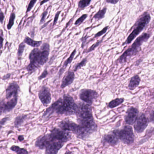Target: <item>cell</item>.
Segmentation results:
<instances>
[{
    "label": "cell",
    "mask_w": 154,
    "mask_h": 154,
    "mask_svg": "<svg viewBox=\"0 0 154 154\" xmlns=\"http://www.w3.org/2000/svg\"><path fill=\"white\" fill-rule=\"evenodd\" d=\"M50 53V45L47 43L42 45L40 48H35L29 54L30 63L27 66L26 70L29 73L35 72L47 62Z\"/></svg>",
    "instance_id": "6da1fadb"
},
{
    "label": "cell",
    "mask_w": 154,
    "mask_h": 154,
    "mask_svg": "<svg viewBox=\"0 0 154 154\" xmlns=\"http://www.w3.org/2000/svg\"><path fill=\"white\" fill-rule=\"evenodd\" d=\"M150 37V35L148 33H144L141 35L137 38L131 46L126 50L118 59L120 63H123L127 62L128 58L136 55L140 51L142 44L148 41Z\"/></svg>",
    "instance_id": "7a4b0ae2"
},
{
    "label": "cell",
    "mask_w": 154,
    "mask_h": 154,
    "mask_svg": "<svg viewBox=\"0 0 154 154\" xmlns=\"http://www.w3.org/2000/svg\"><path fill=\"white\" fill-rule=\"evenodd\" d=\"M77 104L73 98L69 94H65L61 102L57 106L56 113L62 115H72L75 114Z\"/></svg>",
    "instance_id": "3957f363"
},
{
    "label": "cell",
    "mask_w": 154,
    "mask_h": 154,
    "mask_svg": "<svg viewBox=\"0 0 154 154\" xmlns=\"http://www.w3.org/2000/svg\"><path fill=\"white\" fill-rule=\"evenodd\" d=\"M150 20L151 17L149 13L146 12L143 14L140 18L136 22L133 28V30L128 36L127 40L123 44V45L130 44L136 38V37H137V36L139 35V34L148 25Z\"/></svg>",
    "instance_id": "277c9868"
},
{
    "label": "cell",
    "mask_w": 154,
    "mask_h": 154,
    "mask_svg": "<svg viewBox=\"0 0 154 154\" xmlns=\"http://www.w3.org/2000/svg\"><path fill=\"white\" fill-rule=\"evenodd\" d=\"M75 115L77 117L78 122L94 119L91 106L88 103L80 102L77 104Z\"/></svg>",
    "instance_id": "5b68a950"
},
{
    "label": "cell",
    "mask_w": 154,
    "mask_h": 154,
    "mask_svg": "<svg viewBox=\"0 0 154 154\" xmlns=\"http://www.w3.org/2000/svg\"><path fill=\"white\" fill-rule=\"evenodd\" d=\"M119 139L123 143L128 145H130L134 143L135 135L131 126L126 125L122 129L115 130Z\"/></svg>",
    "instance_id": "8992f818"
},
{
    "label": "cell",
    "mask_w": 154,
    "mask_h": 154,
    "mask_svg": "<svg viewBox=\"0 0 154 154\" xmlns=\"http://www.w3.org/2000/svg\"><path fill=\"white\" fill-rule=\"evenodd\" d=\"M49 134L54 139L64 143H66L72 138V134L70 131L57 128L53 129Z\"/></svg>",
    "instance_id": "52a82bcc"
},
{
    "label": "cell",
    "mask_w": 154,
    "mask_h": 154,
    "mask_svg": "<svg viewBox=\"0 0 154 154\" xmlns=\"http://www.w3.org/2000/svg\"><path fill=\"white\" fill-rule=\"evenodd\" d=\"M99 97L97 91L91 89H84L81 90L79 94L80 99L86 103L92 104Z\"/></svg>",
    "instance_id": "ba28073f"
},
{
    "label": "cell",
    "mask_w": 154,
    "mask_h": 154,
    "mask_svg": "<svg viewBox=\"0 0 154 154\" xmlns=\"http://www.w3.org/2000/svg\"><path fill=\"white\" fill-rule=\"evenodd\" d=\"M18 97H14L6 101L5 100H0V116L6 112L12 111L17 104Z\"/></svg>",
    "instance_id": "9c48e42d"
},
{
    "label": "cell",
    "mask_w": 154,
    "mask_h": 154,
    "mask_svg": "<svg viewBox=\"0 0 154 154\" xmlns=\"http://www.w3.org/2000/svg\"><path fill=\"white\" fill-rule=\"evenodd\" d=\"M134 123V129L136 132L138 133H142L147 127L148 119L144 113H141L138 116Z\"/></svg>",
    "instance_id": "30bf717a"
},
{
    "label": "cell",
    "mask_w": 154,
    "mask_h": 154,
    "mask_svg": "<svg viewBox=\"0 0 154 154\" xmlns=\"http://www.w3.org/2000/svg\"><path fill=\"white\" fill-rule=\"evenodd\" d=\"M38 98L44 106H48L51 102L52 97L50 89L47 86H44L41 87L38 93Z\"/></svg>",
    "instance_id": "8fae6325"
},
{
    "label": "cell",
    "mask_w": 154,
    "mask_h": 154,
    "mask_svg": "<svg viewBox=\"0 0 154 154\" xmlns=\"http://www.w3.org/2000/svg\"><path fill=\"white\" fill-rule=\"evenodd\" d=\"M139 111L137 108L131 107L129 108L126 112L125 121L128 125H133L138 116Z\"/></svg>",
    "instance_id": "7c38bea8"
},
{
    "label": "cell",
    "mask_w": 154,
    "mask_h": 154,
    "mask_svg": "<svg viewBox=\"0 0 154 154\" xmlns=\"http://www.w3.org/2000/svg\"><path fill=\"white\" fill-rule=\"evenodd\" d=\"M19 90V86L17 82L11 83L6 89V99L10 100L14 97H18Z\"/></svg>",
    "instance_id": "4fadbf2b"
},
{
    "label": "cell",
    "mask_w": 154,
    "mask_h": 154,
    "mask_svg": "<svg viewBox=\"0 0 154 154\" xmlns=\"http://www.w3.org/2000/svg\"><path fill=\"white\" fill-rule=\"evenodd\" d=\"M58 127L63 130L72 131L75 133L79 127V124H76L69 120H64L59 123Z\"/></svg>",
    "instance_id": "5bb4252c"
},
{
    "label": "cell",
    "mask_w": 154,
    "mask_h": 154,
    "mask_svg": "<svg viewBox=\"0 0 154 154\" xmlns=\"http://www.w3.org/2000/svg\"><path fill=\"white\" fill-rule=\"evenodd\" d=\"M102 140L104 143H108L111 146H115L119 143V139L115 130L110 133L104 135L103 137Z\"/></svg>",
    "instance_id": "9a60e30c"
},
{
    "label": "cell",
    "mask_w": 154,
    "mask_h": 154,
    "mask_svg": "<svg viewBox=\"0 0 154 154\" xmlns=\"http://www.w3.org/2000/svg\"><path fill=\"white\" fill-rule=\"evenodd\" d=\"M65 143L61 141H56L49 145L45 149V154H57L58 151L63 147Z\"/></svg>",
    "instance_id": "2e32d148"
},
{
    "label": "cell",
    "mask_w": 154,
    "mask_h": 154,
    "mask_svg": "<svg viewBox=\"0 0 154 154\" xmlns=\"http://www.w3.org/2000/svg\"><path fill=\"white\" fill-rule=\"evenodd\" d=\"M75 75L74 72L72 71H68L64 76L62 80L61 88L64 89L72 84L75 79Z\"/></svg>",
    "instance_id": "e0dca14e"
},
{
    "label": "cell",
    "mask_w": 154,
    "mask_h": 154,
    "mask_svg": "<svg viewBox=\"0 0 154 154\" xmlns=\"http://www.w3.org/2000/svg\"><path fill=\"white\" fill-rule=\"evenodd\" d=\"M62 100V98H59L57 101L54 103L50 107L47 108L43 114L42 117L44 119H47V118H49L51 115L55 113L58 104H59Z\"/></svg>",
    "instance_id": "ac0fdd59"
},
{
    "label": "cell",
    "mask_w": 154,
    "mask_h": 154,
    "mask_svg": "<svg viewBox=\"0 0 154 154\" xmlns=\"http://www.w3.org/2000/svg\"><path fill=\"white\" fill-rule=\"evenodd\" d=\"M140 82V77L136 75L131 77L128 84V88L130 90H134L139 85Z\"/></svg>",
    "instance_id": "d6986e66"
},
{
    "label": "cell",
    "mask_w": 154,
    "mask_h": 154,
    "mask_svg": "<svg viewBox=\"0 0 154 154\" xmlns=\"http://www.w3.org/2000/svg\"><path fill=\"white\" fill-rule=\"evenodd\" d=\"M76 53V49H75L74 50H73V51L72 52L71 55H70V57H68V59H67V60H66V61L64 63L63 67H62V68L60 69V71H59V75H61L63 73L64 71L65 70V69L66 68V67H67V66H68V65L72 63Z\"/></svg>",
    "instance_id": "ffe728a7"
},
{
    "label": "cell",
    "mask_w": 154,
    "mask_h": 154,
    "mask_svg": "<svg viewBox=\"0 0 154 154\" xmlns=\"http://www.w3.org/2000/svg\"><path fill=\"white\" fill-rule=\"evenodd\" d=\"M24 42L30 46L34 48H38L42 44V41H35L28 36H26Z\"/></svg>",
    "instance_id": "44dd1931"
},
{
    "label": "cell",
    "mask_w": 154,
    "mask_h": 154,
    "mask_svg": "<svg viewBox=\"0 0 154 154\" xmlns=\"http://www.w3.org/2000/svg\"><path fill=\"white\" fill-rule=\"evenodd\" d=\"M27 119V116L26 115H21L18 116L15 119L14 125L16 128H19L22 126L25 122V121Z\"/></svg>",
    "instance_id": "7402d4cb"
},
{
    "label": "cell",
    "mask_w": 154,
    "mask_h": 154,
    "mask_svg": "<svg viewBox=\"0 0 154 154\" xmlns=\"http://www.w3.org/2000/svg\"><path fill=\"white\" fill-rule=\"evenodd\" d=\"M124 101V98H117V99L112 100L110 102L108 106H109V108L112 109V108H115V107L122 104Z\"/></svg>",
    "instance_id": "603a6c76"
},
{
    "label": "cell",
    "mask_w": 154,
    "mask_h": 154,
    "mask_svg": "<svg viewBox=\"0 0 154 154\" xmlns=\"http://www.w3.org/2000/svg\"><path fill=\"white\" fill-rule=\"evenodd\" d=\"M107 8H103V9L99 11L97 13L94 15V18L95 19L97 20H100L102 19L105 17V14L106 13V11H107Z\"/></svg>",
    "instance_id": "cb8c5ba5"
},
{
    "label": "cell",
    "mask_w": 154,
    "mask_h": 154,
    "mask_svg": "<svg viewBox=\"0 0 154 154\" xmlns=\"http://www.w3.org/2000/svg\"><path fill=\"white\" fill-rule=\"evenodd\" d=\"M10 149L12 151L16 152L17 154H28L29 153L26 149L24 148H21L18 146H12L10 148Z\"/></svg>",
    "instance_id": "d4e9b609"
},
{
    "label": "cell",
    "mask_w": 154,
    "mask_h": 154,
    "mask_svg": "<svg viewBox=\"0 0 154 154\" xmlns=\"http://www.w3.org/2000/svg\"><path fill=\"white\" fill-rule=\"evenodd\" d=\"M16 14L14 12H12L11 14L10 17L9 18V22L7 25V28L8 30H10L13 25L14 24V21H15V19H16Z\"/></svg>",
    "instance_id": "484cf974"
},
{
    "label": "cell",
    "mask_w": 154,
    "mask_h": 154,
    "mask_svg": "<svg viewBox=\"0 0 154 154\" xmlns=\"http://www.w3.org/2000/svg\"><path fill=\"white\" fill-rule=\"evenodd\" d=\"M26 47V44L24 42H22L19 45L18 49L17 56L19 59H21L22 55L25 50Z\"/></svg>",
    "instance_id": "4316f807"
},
{
    "label": "cell",
    "mask_w": 154,
    "mask_h": 154,
    "mask_svg": "<svg viewBox=\"0 0 154 154\" xmlns=\"http://www.w3.org/2000/svg\"><path fill=\"white\" fill-rule=\"evenodd\" d=\"M92 0H81L78 2V7L79 8L84 9L90 5Z\"/></svg>",
    "instance_id": "83f0119b"
},
{
    "label": "cell",
    "mask_w": 154,
    "mask_h": 154,
    "mask_svg": "<svg viewBox=\"0 0 154 154\" xmlns=\"http://www.w3.org/2000/svg\"><path fill=\"white\" fill-rule=\"evenodd\" d=\"M87 62V58H84L80 63L77 64L76 65V66L75 67L74 71L75 72H76L77 70L80 69V68H82L83 66H85L86 65V63Z\"/></svg>",
    "instance_id": "f1b7e54d"
},
{
    "label": "cell",
    "mask_w": 154,
    "mask_h": 154,
    "mask_svg": "<svg viewBox=\"0 0 154 154\" xmlns=\"http://www.w3.org/2000/svg\"><path fill=\"white\" fill-rule=\"evenodd\" d=\"M88 17V15L87 14H83L82 16H81L78 19L75 21V26H78V25H80L83 22V21L86 19V18Z\"/></svg>",
    "instance_id": "f546056e"
},
{
    "label": "cell",
    "mask_w": 154,
    "mask_h": 154,
    "mask_svg": "<svg viewBox=\"0 0 154 154\" xmlns=\"http://www.w3.org/2000/svg\"><path fill=\"white\" fill-rule=\"evenodd\" d=\"M37 1V0H30V2H29V4L28 6L26 11V14L29 12V11H30L32 9Z\"/></svg>",
    "instance_id": "4dcf8cb0"
},
{
    "label": "cell",
    "mask_w": 154,
    "mask_h": 154,
    "mask_svg": "<svg viewBox=\"0 0 154 154\" xmlns=\"http://www.w3.org/2000/svg\"><path fill=\"white\" fill-rule=\"evenodd\" d=\"M102 40H100V41H98V42H96L95 44H94L93 45H92L87 51H86V53H89V52H91V51H93L97 47L99 46L100 45V44L102 43Z\"/></svg>",
    "instance_id": "1f68e13d"
},
{
    "label": "cell",
    "mask_w": 154,
    "mask_h": 154,
    "mask_svg": "<svg viewBox=\"0 0 154 154\" xmlns=\"http://www.w3.org/2000/svg\"><path fill=\"white\" fill-rule=\"evenodd\" d=\"M108 28H109V26H106L101 31H99V32L97 33V34H95L94 35V37L95 38H96L99 37L103 35V34L106 33V32H107V30H108Z\"/></svg>",
    "instance_id": "d6a6232c"
},
{
    "label": "cell",
    "mask_w": 154,
    "mask_h": 154,
    "mask_svg": "<svg viewBox=\"0 0 154 154\" xmlns=\"http://www.w3.org/2000/svg\"><path fill=\"white\" fill-rule=\"evenodd\" d=\"M48 13V10L46 11H44L43 13H42V16H41V20H40V25L41 24H44L46 18L47 16Z\"/></svg>",
    "instance_id": "836d02e7"
},
{
    "label": "cell",
    "mask_w": 154,
    "mask_h": 154,
    "mask_svg": "<svg viewBox=\"0 0 154 154\" xmlns=\"http://www.w3.org/2000/svg\"><path fill=\"white\" fill-rule=\"evenodd\" d=\"M9 119V117H5L0 120V130L1 129L3 125L6 124V122Z\"/></svg>",
    "instance_id": "e575fe53"
},
{
    "label": "cell",
    "mask_w": 154,
    "mask_h": 154,
    "mask_svg": "<svg viewBox=\"0 0 154 154\" xmlns=\"http://www.w3.org/2000/svg\"><path fill=\"white\" fill-rule=\"evenodd\" d=\"M48 74V72L47 70L45 69V70H44V72H42L41 75L38 76V80H42V79H44V78H45V77L47 76Z\"/></svg>",
    "instance_id": "d590c367"
},
{
    "label": "cell",
    "mask_w": 154,
    "mask_h": 154,
    "mask_svg": "<svg viewBox=\"0 0 154 154\" xmlns=\"http://www.w3.org/2000/svg\"><path fill=\"white\" fill-rule=\"evenodd\" d=\"M61 11H58L57 13L56 14L55 16L54 19V23H53V26H55L57 23V20H58V18H59V15L61 13Z\"/></svg>",
    "instance_id": "8d00e7d4"
},
{
    "label": "cell",
    "mask_w": 154,
    "mask_h": 154,
    "mask_svg": "<svg viewBox=\"0 0 154 154\" xmlns=\"http://www.w3.org/2000/svg\"><path fill=\"white\" fill-rule=\"evenodd\" d=\"M4 18H5V16L4 13L1 10H0V22L1 24H3Z\"/></svg>",
    "instance_id": "74e56055"
},
{
    "label": "cell",
    "mask_w": 154,
    "mask_h": 154,
    "mask_svg": "<svg viewBox=\"0 0 154 154\" xmlns=\"http://www.w3.org/2000/svg\"><path fill=\"white\" fill-rule=\"evenodd\" d=\"M4 38L2 37V36L0 34V49L3 48V42H4Z\"/></svg>",
    "instance_id": "f35d334b"
},
{
    "label": "cell",
    "mask_w": 154,
    "mask_h": 154,
    "mask_svg": "<svg viewBox=\"0 0 154 154\" xmlns=\"http://www.w3.org/2000/svg\"><path fill=\"white\" fill-rule=\"evenodd\" d=\"M119 0H106V2L111 4H116L119 2Z\"/></svg>",
    "instance_id": "ab89813d"
},
{
    "label": "cell",
    "mask_w": 154,
    "mask_h": 154,
    "mask_svg": "<svg viewBox=\"0 0 154 154\" xmlns=\"http://www.w3.org/2000/svg\"><path fill=\"white\" fill-rule=\"evenodd\" d=\"M10 74H7L6 75H5V76H4V77H3V79L4 80H7V79H9V78L10 77Z\"/></svg>",
    "instance_id": "60d3db41"
},
{
    "label": "cell",
    "mask_w": 154,
    "mask_h": 154,
    "mask_svg": "<svg viewBox=\"0 0 154 154\" xmlns=\"http://www.w3.org/2000/svg\"><path fill=\"white\" fill-rule=\"evenodd\" d=\"M49 1H50V0H43L42 1H41V2H40V6H42V5H44L45 3L48 2Z\"/></svg>",
    "instance_id": "b9f144b4"
},
{
    "label": "cell",
    "mask_w": 154,
    "mask_h": 154,
    "mask_svg": "<svg viewBox=\"0 0 154 154\" xmlns=\"http://www.w3.org/2000/svg\"><path fill=\"white\" fill-rule=\"evenodd\" d=\"M24 140V136H22V135H20V136H19L18 140H19L20 141H22V140Z\"/></svg>",
    "instance_id": "7bdbcfd3"
},
{
    "label": "cell",
    "mask_w": 154,
    "mask_h": 154,
    "mask_svg": "<svg viewBox=\"0 0 154 154\" xmlns=\"http://www.w3.org/2000/svg\"><path fill=\"white\" fill-rule=\"evenodd\" d=\"M1 1H0V5H1ZM0 10H1V9H0Z\"/></svg>",
    "instance_id": "ee69618b"
}]
</instances>
